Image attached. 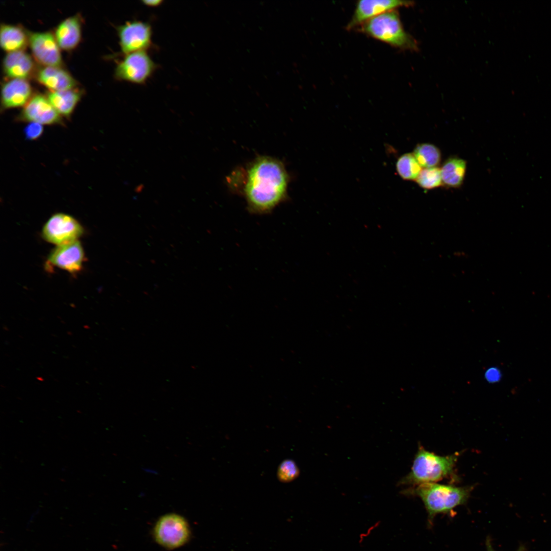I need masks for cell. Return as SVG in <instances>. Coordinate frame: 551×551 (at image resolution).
Listing matches in <instances>:
<instances>
[{
	"label": "cell",
	"mask_w": 551,
	"mask_h": 551,
	"mask_svg": "<svg viewBox=\"0 0 551 551\" xmlns=\"http://www.w3.org/2000/svg\"><path fill=\"white\" fill-rule=\"evenodd\" d=\"M286 170L280 162L268 157L256 160L249 168L245 195L249 211L258 214L271 211L285 198Z\"/></svg>",
	"instance_id": "1"
},
{
	"label": "cell",
	"mask_w": 551,
	"mask_h": 551,
	"mask_svg": "<svg viewBox=\"0 0 551 551\" xmlns=\"http://www.w3.org/2000/svg\"><path fill=\"white\" fill-rule=\"evenodd\" d=\"M473 489L472 486L458 487L429 483L405 489L402 493L419 497L428 513L429 527L433 524L435 516L439 514H449L458 506L465 504Z\"/></svg>",
	"instance_id": "2"
},
{
	"label": "cell",
	"mask_w": 551,
	"mask_h": 551,
	"mask_svg": "<svg viewBox=\"0 0 551 551\" xmlns=\"http://www.w3.org/2000/svg\"><path fill=\"white\" fill-rule=\"evenodd\" d=\"M458 454L439 456L420 446L414 457L410 471L399 482V485L416 486L436 483L455 473Z\"/></svg>",
	"instance_id": "3"
},
{
	"label": "cell",
	"mask_w": 551,
	"mask_h": 551,
	"mask_svg": "<svg viewBox=\"0 0 551 551\" xmlns=\"http://www.w3.org/2000/svg\"><path fill=\"white\" fill-rule=\"evenodd\" d=\"M356 30L400 49L411 51L418 49L417 41L405 31L396 10L371 18Z\"/></svg>",
	"instance_id": "4"
},
{
	"label": "cell",
	"mask_w": 551,
	"mask_h": 551,
	"mask_svg": "<svg viewBox=\"0 0 551 551\" xmlns=\"http://www.w3.org/2000/svg\"><path fill=\"white\" fill-rule=\"evenodd\" d=\"M191 535L189 525L182 516L169 513L161 516L153 529L156 542L168 549H173L185 544Z\"/></svg>",
	"instance_id": "5"
},
{
	"label": "cell",
	"mask_w": 551,
	"mask_h": 551,
	"mask_svg": "<svg viewBox=\"0 0 551 551\" xmlns=\"http://www.w3.org/2000/svg\"><path fill=\"white\" fill-rule=\"evenodd\" d=\"M158 67L147 51L136 52L124 55L117 63L114 70V77L118 81L143 84L152 77Z\"/></svg>",
	"instance_id": "6"
},
{
	"label": "cell",
	"mask_w": 551,
	"mask_h": 551,
	"mask_svg": "<svg viewBox=\"0 0 551 551\" xmlns=\"http://www.w3.org/2000/svg\"><path fill=\"white\" fill-rule=\"evenodd\" d=\"M119 44L123 54L145 51L152 46V28L148 22L138 20L126 21L116 28Z\"/></svg>",
	"instance_id": "7"
},
{
	"label": "cell",
	"mask_w": 551,
	"mask_h": 551,
	"mask_svg": "<svg viewBox=\"0 0 551 551\" xmlns=\"http://www.w3.org/2000/svg\"><path fill=\"white\" fill-rule=\"evenodd\" d=\"M84 233V229L72 216L62 213L52 215L44 224L42 235L48 242L60 245L76 240Z\"/></svg>",
	"instance_id": "8"
},
{
	"label": "cell",
	"mask_w": 551,
	"mask_h": 551,
	"mask_svg": "<svg viewBox=\"0 0 551 551\" xmlns=\"http://www.w3.org/2000/svg\"><path fill=\"white\" fill-rule=\"evenodd\" d=\"M412 1L399 0H361L358 1L350 20L346 26L347 30H356L362 24L378 15L396 10L398 8L412 6Z\"/></svg>",
	"instance_id": "9"
},
{
	"label": "cell",
	"mask_w": 551,
	"mask_h": 551,
	"mask_svg": "<svg viewBox=\"0 0 551 551\" xmlns=\"http://www.w3.org/2000/svg\"><path fill=\"white\" fill-rule=\"evenodd\" d=\"M29 44L35 59L44 66L60 67L62 58L55 35L49 32L28 33Z\"/></svg>",
	"instance_id": "10"
},
{
	"label": "cell",
	"mask_w": 551,
	"mask_h": 551,
	"mask_svg": "<svg viewBox=\"0 0 551 551\" xmlns=\"http://www.w3.org/2000/svg\"><path fill=\"white\" fill-rule=\"evenodd\" d=\"M18 119L20 121L41 124L62 123L61 116L45 96L37 94L31 97L24 106Z\"/></svg>",
	"instance_id": "11"
},
{
	"label": "cell",
	"mask_w": 551,
	"mask_h": 551,
	"mask_svg": "<svg viewBox=\"0 0 551 551\" xmlns=\"http://www.w3.org/2000/svg\"><path fill=\"white\" fill-rule=\"evenodd\" d=\"M84 252L79 240L57 245L49 254L46 266H56L76 273L82 269L84 261Z\"/></svg>",
	"instance_id": "12"
},
{
	"label": "cell",
	"mask_w": 551,
	"mask_h": 551,
	"mask_svg": "<svg viewBox=\"0 0 551 551\" xmlns=\"http://www.w3.org/2000/svg\"><path fill=\"white\" fill-rule=\"evenodd\" d=\"M30 84L24 79H12L2 88L1 102L4 109L24 106L32 97Z\"/></svg>",
	"instance_id": "13"
},
{
	"label": "cell",
	"mask_w": 551,
	"mask_h": 551,
	"mask_svg": "<svg viewBox=\"0 0 551 551\" xmlns=\"http://www.w3.org/2000/svg\"><path fill=\"white\" fill-rule=\"evenodd\" d=\"M5 74L11 79H24L34 72L35 65L31 57L22 50L8 53L3 62Z\"/></svg>",
	"instance_id": "14"
},
{
	"label": "cell",
	"mask_w": 551,
	"mask_h": 551,
	"mask_svg": "<svg viewBox=\"0 0 551 551\" xmlns=\"http://www.w3.org/2000/svg\"><path fill=\"white\" fill-rule=\"evenodd\" d=\"M36 78L50 91L71 89L77 85L74 78L60 67L44 66L37 71Z\"/></svg>",
	"instance_id": "15"
},
{
	"label": "cell",
	"mask_w": 551,
	"mask_h": 551,
	"mask_svg": "<svg viewBox=\"0 0 551 551\" xmlns=\"http://www.w3.org/2000/svg\"><path fill=\"white\" fill-rule=\"evenodd\" d=\"M81 36V18L78 14L62 20L55 33L59 46L66 51L74 48L80 42Z\"/></svg>",
	"instance_id": "16"
},
{
	"label": "cell",
	"mask_w": 551,
	"mask_h": 551,
	"mask_svg": "<svg viewBox=\"0 0 551 551\" xmlns=\"http://www.w3.org/2000/svg\"><path fill=\"white\" fill-rule=\"evenodd\" d=\"M466 167V161L458 157H452L445 160L440 168L443 185L449 188L461 187L464 180Z\"/></svg>",
	"instance_id": "17"
},
{
	"label": "cell",
	"mask_w": 551,
	"mask_h": 551,
	"mask_svg": "<svg viewBox=\"0 0 551 551\" xmlns=\"http://www.w3.org/2000/svg\"><path fill=\"white\" fill-rule=\"evenodd\" d=\"M82 93L74 89L49 91L46 97L61 116L69 117L81 97Z\"/></svg>",
	"instance_id": "18"
},
{
	"label": "cell",
	"mask_w": 551,
	"mask_h": 551,
	"mask_svg": "<svg viewBox=\"0 0 551 551\" xmlns=\"http://www.w3.org/2000/svg\"><path fill=\"white\" fill-rule=\"evenodd\" d=\"M0 43L2 48L9 53L22 50L29 43L28 33L17 26L2 24Z\"/></svg>",
	"instance_id": "19"
},
{
	"label": "cell",
	"mask_w": 551,
	"mask_h": 551,
	"mask_svg": "<svg viewBox=\"0 0 551 551\" xmlns=\"http://www.w3.org/2000/svg\"><path fill=\"white\" fill-rule=\"evenodd\" d=\"M412 153L422 168L437 167L441 159L440 149L429 143L417 144Z\"/></svg>",
	"instance_id": "20"
},
{
	"label": "cell",
	"mask_w": 551,
	"mask_h": 551,
	"mask_svg": "<svg viewBox=\"0 0 551 551\" xmlns=\"http://www.w3.org/2000/svg\"><path fill=\"white\" fill-rule=\"evenodd\" d=\"M422 169L413 153L402 155L396 163V171L405 180L415 181Z\"/></svg>",
	"instance_id": "21"
},
{
	"label": "cell",
	"mask_w": 551,
	"mask_h": 551,
	"mask_svg": "<svg viewBox=\"0 0 551 551\" xmlns=\"http://www.w3.org/2000/svg\"><path fill=\"white\" fill-rule=\"evenodd\" d=\"M415 181L419 187L428 190L443 185L441 170L438 167L422 168Z\"/></svg>",
	"instance_id": "22"
},
{
	"label": "cell",
	"mask_w": 551,
	"mask_h": 551,
	"mask_svg": "<svg viewBox=\"0 0 551 551\" xmlns=\"http://www.w3.org/2000/svg\"><path fill=\"white\" fill-rule=\"evenodd\" d=\"M299 469L295 463L291 460L283 461L278 468V478L284 482L291 481L299 474Z\"/></svg>",
	"instance_id": "23"
},
{
	"label": "cell",
	"mask_w": 551,
	"mask_h": 551,
	"mask_svg": "<svg viewBox=\"0 0 551 551\" xmlns=\"http://www.w3.org/2000/svg\"><path fill=\"white\" fill-rule=\"evenodd\" d=\"M43 132L42 125L36 122H30L24 130L26 139L33 140L38 139Z\"/></svg>",
	"instance_id": "24"
},
{
	"label": "cell",
	"mask_w": 551,
	"mask_h": 551,
	"mask_svg": "<svg viewBox=\"0 0 551 551\" xmlns=\"http://www.w3.org/2000/svg\"><path fill=\"white\" fill-rule=\"evenodd\" d=\"M488 380L491 382L497 381L499 378V373L498 370L495 368L490 369L486 374Z\"/></svg>",
	"instance_id": "25"
},
{
	"label": "cell",
	"mask_w": 551,
	"mask_h": 551,
	"mask_svg": "<svg viewBox=\"0 0 551 551\" xmlns=\"http://www.w3.org/2000/svg\"><path fill=\"white\" fill-rule=\"evenodd\" d=\"M141 2L145 5L149 7H157L161 5L163 2L161 0H145L142 1Z\"/></svg>",
	"instance_id": "26"
},
{
	"label": "cell",
	"mask_w": 551,
	"mask_h": 551,
	"mask_svg": "<svg viewBox=\"0 0 551 551\" xmlns=\"http://www.w3.org/2000/svg\"><path fill=\"white\" fill-rule=\"evenodd\" d=\"M486 551H496L493 549L490 542V540L488 538L487 539L486 542ZM524 547H520L517 551H524Z\"/></svg>",
	"instance_id": "27"
}]
</instances>
